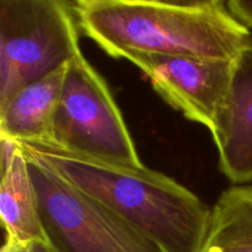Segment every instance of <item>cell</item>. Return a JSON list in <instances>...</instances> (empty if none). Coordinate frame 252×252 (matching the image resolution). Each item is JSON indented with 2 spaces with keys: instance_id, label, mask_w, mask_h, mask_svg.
<instances>
[{
  "instance_id": "1",
  "label": "cell",
  "mask_w": 252,
  "mask_h": 252,
  "mask_svg": "<svg viewBox=\"0 0 252 252\" xmlns=\"http://www.w3.org/2000/svg\"><path fill=\"white\" fill-rule=\"evenodd\" d=\"M76 191L161 244L167 252H202L212 209L171 177L69 152L52 143L19 142Z\"/></svg>"
},
{
  "instance_id": "2",
  "label": "cell",
  "mask_w": 252,
  "mask_h": 252,
  "mask_svg": "<svg viewBox=\"0 0 252 252\" xmlns=\"http://www.w3.org/2000/svg\"><path fill=\"white\" fill-rule=\"evenodd\" d=\"M80 31L113 58L133 53L234 61L251 36L221 0H76Z\"/></svg>"
},
{
  "instance_id": "3",
  "label": "cell",
  "mask_w": 252,
  "mask_h": 252,
  "mask_svg": "<svg viewBox=\"0 0 252 252\" xmlns=\"http://www.w3.org/2000/svg\"><path fill=\"white\" fill-rule=\"evenodd\" d=\"M80 52L74 2L0 0V111Z\"/></svg>"
},
{
  "instance_id": "4",
  "label": "cell",
  "mask_w": 252,
  "mask_h": 252,
  "mask_svg": "<svg viewBox=\"0 0 252 252\" xmlns=\"http://www.w3.org/2000/svg\"><path fill=\"white\" fill-rule=\"evenodd\" d=\"M26 158L44 234L57 252H167L152 236L76 191L48 165Z\"/></svg>"
},
{
  "instance_id": "5",
  "label": "cell",
  "mask_w": 252,
  "mask_h": 252,
  "mask_svg": "<svg viewBox=\"0 0 252 252\" xmlns=\"http://www.w3.org/2000/svg\"><path fill=\"white\" fill-rule=\"evenodd\" d=\"M47 143L105 161L143 165L105 79L81 52L66 65Z\"/></svg>"
},
{
  "instance_id": "6",
  "label": "cell",
  "mask_w": 252,
  "mask_h": 252,
  "mask_svg": "<svg viewBox=\"0 0 252 252\" xmlns=\"http://www.w3.org/2000/svg\"><path fill=\"white\" fill-rule=\"evenodd\" d=\"M149 78L154 90L187 120L214 129L228 95L234 61L133 53L127 57Z\"/></svg>"
},
{
  "instance_id": "7",
  "label": "cell",
  "mask_w": 252,
  "mask_h": 252,
  "mask_svg": "<svg viewBox=\"0 0 252 252\" xmlns=\"http://www.w3.org/2000/svg\"><path fill=\"white\" fill-rule=\"evenodd\" d=\"M219 169L235 186L252 182V33L233 63L230 88L212 130Z\"/></svg>"
},
{
  "instance_id": "8",
  "label": "cell",
  "mask_w": 252,
  "mask_h": 252,
  "mask_svg": "<svg viewBox=\"0 0 252 252\" xmlns=\"http://www.w3.org/2000/svg\"><path fill=\"white\" fill-rule=\"evenodd\" d=\"M0 216L6 239L17 243L47 241L29 160L20 143L0 137Z\"/></svg>"
},
{
  "instance_id": "9",
  "label": "cell",
  "mask_w": 252,
  "mask_h": 252,
  "mask_svg": "<svg viewBox=\"0 0 252 252\" xmlns=\"http://www.w3.org/2000/svg\"><path fill=\"white\" fill-rule=\"evenodd\" d=\"M66 65L20 90L0 111V137L16 142L47 143L61 98Z\"/></svg>"
},
{
  "instance_id": "10",
  "label": "cell",
  "mask_w": 252,
  "mask_h": 252,
  "mask_svg": "<svg viewBox=\"0 0 252 252\" xmlns=\"http://www.w3.org/2000/svg\"><path fill=\"white\" fill-rule=\"evenodd\" d=\"M202 252H252V185L233 186L219 196Z\"/></svg>"
},
{
  "instance_id": "11",
  "label": "cell",
  "mask_w": 252,
  "mask_h": 252,
  "mask_svg": "<svg viewBox=\"0 0 252 252\" xmlns=\"http://www.w3.org/2000/svg\"><path fill=\"white\" fill-rule=\"evenodd\" d=\"M226 6L230 14L241 25L252 30V0H229Z\"/></svg>"
},
{
  "instance_id": "12",
  "label": "cell",
  "mask_w": 252,
  "mask_h": 252,
  "mask_svg": "<svg viewBox=\"0 0 252 252\" xmlns=\"http://www.w3.org/2000/svg\"><path fill=\"white\" fill-rule=\"evenodd\" d=\"M1 252H57L48 244V241H30V243H17L5 238Z\"/></svg>"
}]
</instances>
